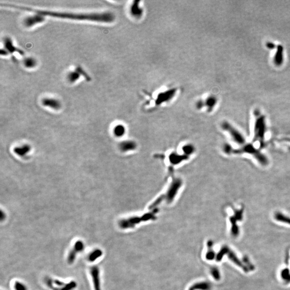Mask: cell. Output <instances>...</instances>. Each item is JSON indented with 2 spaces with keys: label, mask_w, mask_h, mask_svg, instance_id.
Masks as SVG:
<instances>
[{
  "label": "cell",
  "mask_w": 290,
  "mask_h": 290,
  "mask_svg": "<svg viewBox=\"0 0 290 290\" xmlns=\"http://www.w3.org/2000/svg\"><path fill=\"white\" fill-rule=\"evenodd\" d=\"M256 121L254 129V138L256 140L258 141L261 147L263 146L264 139L266 124L265 118L264 116L260 114L259 112L256 111Z\"/></svg>",
  "instance_id": "2"
},
{
  "label": "cell",
  "mask_w": 290,
  "mask_h": 290,
  "mask_svg": "<svg viewBox=\"0 0 290 290\" xmlns=\"http://www.w3.org/2000/svg\"><path fill=\"white\" fill-rule=\"evenodd\" d=\"M8 51L7 50H4V49H2L1 51V55L2 56H6V55H7L8 54Z\"/></svg>",
  "instance_id": "30"
},
{
  "label": "cell",
  "mask_w": 290,
  "mask_h": 290,
  "mask_svg": "<svg viewBox=\"0 0 290 290\" xmlns=\"http://www.w3.org/2000/svg\"><path fill=\"white\" fill-rule=\"evenodd\" d=\"M36 60L32 58H26L24 60V65L26 67L33 68L36 65Z\"/></svg>",
  "instance_id": "22"
},
{
  "label": "cell",
  "mask_w": 290,
  "mask_h": 290,
  "mask_svg": "<svg viewBox=\"0 0 290 290\" xmlns=\"http://www.w3.org/2000/svg\"><path fill=\"white\" fill-rule=\"evenodd\" d=\"M266 47L269 50H273L276 47V45L272 42H267L266 44Z\"/></svg>",
  "instance_id": "29"
},
{
  "label": "cell",
  "mask_w": 290,
  "mask_h": 290,
  "mask_svg": "<svg viewBox=\"0 0 290 290\" xmlns=\"http://www.w3.org/2000/svg\"><path fill=\"white\" fill-rule=\"evenodd\" d=\"M102 255H103V252L102 250L100 249H96V250H94L91 254H89L88 256V260L91 262L95 261L96 259H98V258H100Z\"/></svg>",
  "instance_id": "19"
},
{
  "label": "cell",
  "mask_w": 290,
  "mask_h": 290,
  "mask_svg": "<svg viewBox=\"0 0 290 290\" xmlns=\"http://www.w3.org/2000/svg\"><path fill=\"white\" fill-rule=\"evenodd\" d=\"M120 150L122 152H127L131 150H135L136 148V145L135 142L131 141H125L121 142L119 145Z\"/></svg>",
  "instance_id": "15"
},
{
  "label": "cell",
  "mask_w": 290,
  "mask_h": 290,
  "mask_svg": "<svg viewBox=\"0 0 290 290\" xmlns=\"http://www.w3.org/2000/svg\"><path fill=\"white\" fill-rule=\"evenodd\" d=\"M212 288L211 284L208 282H199L196 283L191 286L189 290H211Z\"/></svg>",
  "instance_id": "16"
},
{
  "label": "cell",
  "mask_w": 290,
  "mask_h": 290,
  "mask_svg": "<svg viewBox=\"0 0 290 290\" xmlns=\"http://www.w3.org/2000/svg\"><path fill=\"white\" fill-rule=\"evenodd\" d=\"M75 71H77V73H79L80 75H82L83 76L85 77V79H86L87 81H90L91 80V77L86 74V72L80 66H77V67H76V69H75Z\"/></svg>",
  "instance_id": "24"
},
{
  "label": "cell",
  "mask_w": 290,
  "mask_h": 290,
  "mask_svg": "<svg viewBox=\"0 0 290 290\" xmlns=\"http://www.w3.org/2000/svg\"><path fill=\"white\" fill-rule=\"evenodd\" d=\"M204 106H205V102H204L203 101H202V100L198 101V102H197V103H196V107L198 109H202V108L204 107Z\"/></svg>",
  "instance_id": "28"
},
{
  "label": "cell",
  "mask_w": 290,
  "mask_h": 290,
  "mask_svg": "<svg viewBox=\"0 0 290 290\" xmlns=\"http://www.w3.org/2000/svg\"><path fill=\"white\" fill-rule=\"evenodd\" d=\"M45 16L36 14L33 15L29 16L24 19V24L27 27H31L38 23H42L44 21Z\"/></svg>",
  "instance_id": "8"
},
{
  "label": "cell",
  "mask_w": 290,
  "mask_h": 290,
  "mask_svg": "<svg viewBox=\"0 0 290 290\" xmlns=\"http://www.w3.org/2000/svg\"><path fill=\"white\" fill-rule=\"evenodd\" d=\"M1 221H2L3 220H4V219H5L6 214H5V213H4V212L2 211H1Z\"/></svg>",
  "instance_id": "31"
},
{
  "label": "cell",
  "mask_w": 290,
  "mask_h": 290,
  "mask_svg": "<svg viewBox=\"0 0 290 290\" xmlns=\"http://www.w3.org/2000/svg\"><path fill=\"white\" fill-rule=\"evenodd\" d=\"M139 3L140 1H135L133 2L130 10L131 15L136 18H140L143 14V9L140 7Z\"/></svg>",
  "instance_id": "13"
},
{
  "label": "cell",
  "mask_w": 290,
  "mask_h": 290,
  "mask_svg": "<svg viewBox=\"0 0 290 290\" xmlns=\"http://www.w3.org/2000/svg\"><path fill=\"white\" fill-rule=\"evenodd\" d=\"M211 273L212 276L214 278L216 279L217 280H219V279H220V273H219L218 270L217 268H212Z\"/></svg>",
  "instance_id": "26"
},
{
  "label": "cell",
  "mask_w": 290,
  "mask_h": 290,
  "mask_svg": "<svg viewBox=\"0 0 290 290\" xmlns=\"http://www.w3.org/2000/svg\"><path fill=\"white\" fill-rule=\"evenodd\" d=\"M155 219L154 214L148 213L142 216V217H132L128 219H123L119 221L118 225L121 229H127L133 228L135 225L141 221H147L150 219Z\"/></svg>",
  "instance_id": "4"
},
{
  "label": "cell",
  "mask_w": 290,
  "mask_h": 290,
  "mask_svg": "<svg viewBox=\"0 0 290 290\" xmlns=\"http://www.w3.org/2000/svg\"><path fill=\"white\" fill-rule=\"evenodd\" d=\"M223 129L229 133V134L232 139L238 145H243L245 142V139L241 133L238 131L235 127L227 122H224L222 124Z\"/></svg>",
  "instance_id": "5"
},
{
  "label": "cell",
  "mask_w": 290,
  "mask_h": 290,
  "mask_svg": "<svg viewBox=\"0 0 290 290\" xmlns=\"http://www.w3.org/2000/svg\"><path fill=\"white\" fill-rule=\"evenodd\" d=\"M84 248H85V244L82 241L78 240L75 242L73 248L70 251L68 255L67 262L68 264H73L76 258L77 253L82 252L84 250Z\"/></svg>",
  "instance_id": "7"
},
{
  "label": "cell",
  "mask_w": 290,
  "mask_h": 290,
  "mask_svg": "<svg viewBox=\"0 0 290 290\" xmlns=\"http://www.w3.org/2000/svg\"><path fill=\"white\" fill-rule=\"evenodd\" d=\"M1 6L9 7L16 9L35 12L36 14H40L45 16H51L53 17L65 18V19L80 20V21H92L103 23H111L115 19V16L111 12H104L102 13H89V14H77L66 12H53L47 10L36 9L23 6H17L12 4H1Z\"/></svg>",
  "instance_id": "1"
},
{
  "label": "cell",
  "mask_w": 290,
  "mask_h": 290,
  "mask_svg": "<svg viewBox=\"0 0 290 290\" xmlns=\"http://www.w3.org/2000/svg\"><path fill=\"white\" fill-rule=\"evenodd\" d=\"M125 129L124 126L122 125H118L115 126L113 130L114 135L117 137L123 136L125 134Z\"/></svg>",
  "instance_id": "20"
},
{
  "label": "cell",
  "mask_w": 290,
  "mask_h": 290,
  "mask_svg": "<svg viewBox=\"0 0 290 290\" xmlns=\"http://www.w3.org/2000/svg\"><path fill=\"white\" fill-rule=\"evenodd\" d=\"M176 92L177 89L173 88L160 93L158 94L156 100V104L160 106L163 104V103L169 102L175 97Z\"/></svg>",
  "instance_id": "6"
},
{
  "label": "cell",
  "mask_w": 290,
  "mask_h": 290,
  "mask_svg": "<svg viewBox=\"0 0 290 290\" xmlns=\"http://www.w3.org/2000/svg\"><path fill=\"white\" fill-rule=\"evenodd\" d=\"M42 104L45 106L50 107L54 110H59L61 108V104L58 100L54 98H45L42 100Z\"/></svg>",
  "instance_id": "14"
},
{
  "label": "cell",
  "mask_w": 290,
  "mask_h": 290,
  "mask_svg": "<svg viewBox=\"0 0 290 290\" xmlns=\"http://www.w3.org/2000/svg\"><path fill=\"white\" fill-rule=\"evenodd\" d=\"M80 76V75L77 73V71H71L68 74V80L70 82H75V81H77V80L79 79Z\"/></svg>",
  "instance_id": "23"
},
{
  "label": "cell",
  "mask_w": 290,
  "mask_h": 290,
  "mask_svg": "<svg viewBox=\"0 0 290 290\" xmlns=\"http://www.w3.org/2000/svg\"><path fill=\"white\" fill-rule=\"evenodd\" d=\"M31 150V147L29 145H24L20 147H17L14 149V152L19 156H24Z\"/></svg>",
  "instance_id": "17"
},
{
  "label": "cell",
  "mask_w": 290,
  "mask_h": 290,
  "mask_svg": "<svg viewBox=\"0 0 290 290\" xmlns=\"http://www.w3.org/2000/svg\"><path fill=\"white\" fill-rule=\"evenodd\" d=\"M232 152H233L234 153H236V154L244 153L251 154L252 155L254 156L256 159L262 165H266L268 163L267 158H266L261 152H259L258 150H256L252 145H247L246 146H243L242 148L239 150H233Z\"/></svg>",
  "instance_id": "3"
},
{
  "label": "cell",
  "mask_w": 290,
  "mask_h": 290,
  "mask_svg": "<svg viewBox=\"0 0 290 290\" xmlns=\"http://www.w3.org/2000/svg\"><path fill=\"white\" fill-rule=\"evenodd\" d=\"M14 288L15 290H27V286L19 282H16L14 285Z\"/></svg>",
  "instance_id": "25"
},
{
  "label": "cell",
  "mask_w": 290,
  "mask_h": 290,
  "mask_svg": "<svg viewBox=\"0 0 290 290\" xmlns=\"http://www.w3.org/2000/svg\"><path fill=\"white\" fill-rule=\"evenodd\" d=\"M91 273L92 277V282L94 286L95 290H101V283H100V269L99 268L95 265L91 268Z\"/></svg>",
  "instance_id": "9"
},
{
  "label": "cell",
  "mask_w": 290,
  "mask_h": 290,
  "mask_svg": "<svg viewBox=\"0 0 290 290\" xmlns=\"http://www.w3.org/2000/svg\"><path fill=\"white\" fill-rule=\"evenodd\" d=\"M212 241H209L208 243V253L206 254V258L208 260H212L214 259L215 257V254L212 250Z\"/></svg>",
  "instance_id": "21"
},
{
  "label": "cell",
  "mask_w": 290,
  "mask_h": 290,
  "mask_svg": "<svg viewBox=\"0 0 290 290\" xmlns=\"http://www.w3.org/2000/svg\"><path fill=\"white\" fill-rule=\"evenodd\" d=\"M3 41H4V47L8 52H10V53L17 52L19 54H21V55L24 54V52L23 51L19 48H17L16 47L14 46L11 39L9 37H5Z\"/></svg>",
  "instance_id": "12"
},
{
  "label": "cell",
  "mask_w": 290,
  "mask_h": 290,
  "mask_svg": "<svg viewBox=\"0 0 290 290\" xmlns=\"http://www.w3.org/2000/svg\"><path fill=\"white\" fill-rule=\"evenodd\" d=\"M181 185V182L179 179H176L172 183L170 188H169V190H168V193L167 196V199L168 202H171L174 199V197L177 194L179 189V188Z\"/></svg>",
  "instance_id": "10"
},
{
  "label": "cell",
  "mask_w": 290,
  "mask_h": 290,
  "mask_svg": "<svg viewBox=\"0 0 290 290\" xmlns=\"http://www.w3.org/2000/svg\"><path fill=\"white\" fill-rule=\"evenodd\" d=\"M217 103V98L214 96L208 97L205 101V106L208 108V111H211Z\"/></svg>",
  "instance_id": "18"
},
{
  "label": "cell",
  "mask_w": 290,
  "mask_h": 290,
  "mask_svg": "<svg viewBox=\"0 0 290 290\" xmlns=\"http://www.w3.org/2000/svg\"><path fill=\"white\" fill-rule=\"evenodd\" d=\"M193 150H194L193 147L190 145L184 146V147L183 148V150L186 154H190L191 153H192L193 152Z\"/></svg>",
  "instance_id": "27"
},
{
  "label": "cell",
  "mask_w": 290,
  "mask_h": 290,
  "mask_svg": "<svg viewBox=\"0 0 290 290\" xmlns=\"http://www.w3.org/2000/svg\"><path fill=\"white\" fill-rule=\"evenodd\" d=\"M284 48L282 45H279L277 47L276 52L275 53L273 58V62L277 66H281L283 63L284 61Z\"/></svg>",
  "instance_id": "11"
}]
</instances>
